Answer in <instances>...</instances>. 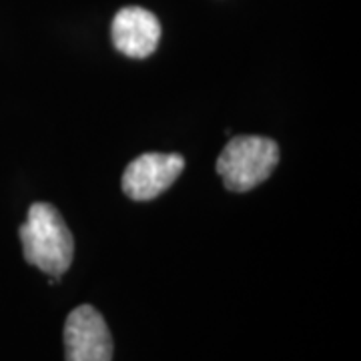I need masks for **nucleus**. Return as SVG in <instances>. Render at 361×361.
<instances>
[{
    "label": "nucleus",
    "mask_w": 361,
    "mask_h": 361,
    "mask_svg": "<svg viewBox=\"0 0 361 361\" xmlns=\"http://www.w3.org/2000/svg\"><path fill=\"white\" fill-rule=\"evenodd\" d=\"M23 253L28 265L39 267L49 277L65 275L75 255V239L61 213L49 203H35L20 227Z\"/></svg>",
    "instance_id": "f257e3e1"
},
{
    "label": "nucleus",
    "mask_w": 361,
    "mask_h": 361,
    "mask_svg": "<svg viewBox=\"0 0 361 361\" xmlns=\"http://www.w3.org/2000/svg\"><path fill=\"white\" fill-rule=\"evenodd\" d=\"M279 163L277 142L259 135L233 137L217 159V173L233 193H245L269 179Z\"/></svg>",
    "instance_id": "f03ea898"
},
{
    "label": "nucleus",
    "mask_w": 361,
    "mask_h": 361,
    "mask_svg": "<svg viewBox=\"0 0 361 361\" xmlns=\"http://www.w3.org/2000/svg\"><path fill=\"white\" fill-rule=\"evenodd\" d=\"M66 361H111L113 337L103 315L92 305H80L65 322Z\"/></svg>",
    "instance_id": "7ed1b4c3"
},
{
    "label": "nucleus",
    "mask_w": 361,
    "mask_h": 361,
    "mask_svg": "<svg viewBox=\"0 0 361 361\" xmlns=\"http://www.w3.org/2000/svg\"><path fill=\"white\" fill-rule=\"evenodd\" d=\"M185 159L177 153H145L130 161L123 175V191L133 201H151L177 180Z\"/></svg>",
    "instance_id": "20e7f679"
},
{
    "label": "nucleus",
    "mask_w": 361,
    "mask_h": 361,
    "mask_svg": "<svg viewBox=\"0 0 361 361\" xmlns=\"http://www.w3.org/2000/svg\"><path fill=\"white\" fill-rule=\"evenodd\" d=\"M111 40L125 56L147 59L159 47L161 23L151 11L141 6L121 8L111 25Z\"/></svg>",
    "instance_id": "39448f33"
}]
</instances>
